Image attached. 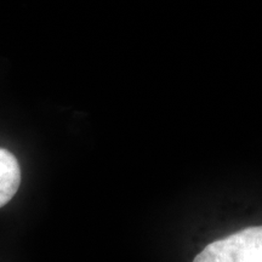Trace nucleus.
I'll return each mask as SVG.
<instances>
[{
    "mask_svg": "<svg viewBox=\"0 0 262 262\" xmlns=\"http://www.w3.org/2000/svg\"><path fill=\"white\" fill-rule=\"evenodd\" d=\"M21 168L11 152L0 147V208L8 204L18 191Z\"/></svg>",
    "mask_w": 262,
    "mask_h": 262,
    "instance_id": "obj_2",
    "label": "nucleus"
},
{
    "mask_svg": "<svg viewBox=\"0 0 262 262\" xmlns=\"http://www.w3.org/2000/svg\"><path fill=\"white\" fill-rule=\"evenodd\" d=\"M193 262H262V226L244 228L212 242Z\"/></svg>",
    "mask_w": 262,
    "mask_h": 262,
    "instance_id": "obj_1",
    "label": "nucleus"
}]
</instances>
